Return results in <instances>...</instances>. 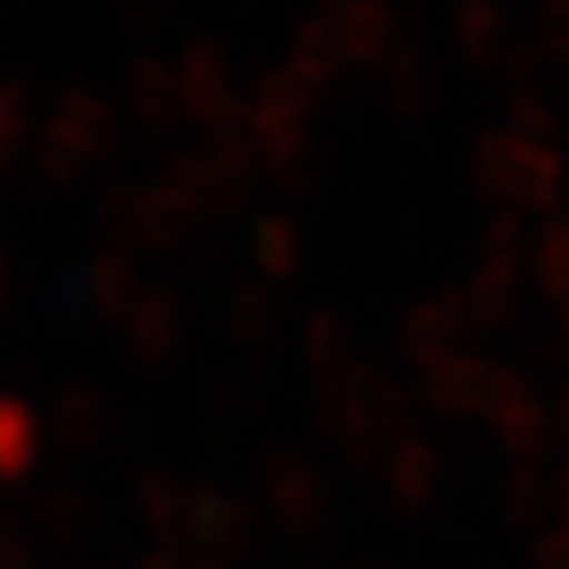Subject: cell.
<instances>
[{
    "mask_svg": "<svg viewBox=\"0 0 569 569\" xmlns=\"http://www.w3.org/2000/svg\"><path fill=\"white\" fill-rule=\"evenodd\" d=\"M232 329L241 333L244 342H258L266 338L270 329H274V317H279V305H274V296L258 283H244L237 296H232Z\"/></svg>",
    "mask_w": 569,
    "mask_h": 569,
    "instance_id": "2e32d148",
    "label": "cell"
},
{
    "mask_svg": "<svg viewBox=\"0 0 569 569\" xmlns=\"http://www.w3.org/2000/svg\"><path fill=\"white\" fill-rule=\"evenodd\" d=\"M317 4H321V9H326V18H333V13H338V9H342V4H350V0H317Z\"/></svg>",
    "mask_w": 569,
    "mask_h": 569,
    "instance_id": "ffe728a7",
    "label": "cell"
},
{
    "mask_svg": "<svg viewBox=\"0 0 569 569\" xmlns=\"http://www.w3.org/2000/svg\"><path fill=\"white\" fill-rule=\"evenodd\" d=\"M127 102L136 110V119L148 122L152 131H164L173 127L178 114H182V98H178V68L173 63L148 56L131 68L127 77Z\"/></svg>",
    "mask_w": 569,
    "mask_h": 569,
    "instance_id": "ba28073f",
    "label": "cell"
},
{
    "mask_svg": "<svg viewBox=\"0 0 569 569\" xmlns=\"http://www.w3.org/2000/svg\"><path fill=\"white\" fill-rule=\"evenodd\" d=\"M305 355L308 363L326 376H338L346 363V326L333 312H312L305 326Z\"/></svg>",
    "mask_w": 569,
    "mask_h": 569,
    "instance_id": "5bb4252c",
    "label": "cell"
},
{
    "mask_svg": "<svg viewBox=\"0 0 569 569\" xmlns=\"http://www.w3.org/2000/svg\"><path fill=\"white\" fill-rule=\"evenodd\" d=\"M4 300H9V262L0 258V308H4Z\"/></svg>",
    "mask_w": 569,
    "mask_h": 569,
    "instance_id": "d6986e66",
    "label": "cell"
},
{
    "mask_svg": "<svg viewBox=\"0 0 569 569\" xmlns=\"http://www.w3.org/2000/svg\"><path fill=\"white\" fill-rule=\"evenodd\" d=\"M338 34V47L350 63L359 68H376L397 56V39H401V18L392 0H350L333 18H326Z\"/></svg>",
    "mask_w": 569,
    "mask_h": 569,
    "instance_id": "5b68a950",
    "label": "cell"
},
{
    "mask_svg": "<svg viewBox=\"0 0 569 569\" xmlns=\"http://www.w3.org/2000/svg\"><path fill=\"white\" fill-rule=\"evenodd\" d=\"M34 456V418L30 409L0 401V472H21Z\"/></svg>",
    "mask_w": 569,
    "mask_h": 569,
    "instance_id": "9a60e30c",
    "label": "cell"
},
{
    "mask_svg": "<svg viewBox=\"0 0 569 569\" xmlns=\"http://www.w3.org/2000/svg\"><path fill=\"white\" fill-rule=\"evenodd\" d=\"M102 224L122 249H169L194 224L161 186L148 190H110L102 199Z\"/></svg>",
    "mask_w": 569,
    "mask_h": 569,
    "instance_id": "3957f363",
    "label": "cell"
},
{
    "mask_svg": "<svg viewBox=\"0 0 569 569\" xmlns=\"http://www.w3.org/2000/svg\"><path fill=\"white\" fill-rule=\"evenodd\" d=\"M465 329H468L465 317H460L456 300L448 296V300H430V305L409 308L401 338H406V350L418 363L435 367V363H443L448 355H456V342H460Z\"/></svg>",
    "mask_w": 569,
    "mask_h": 569,
    "instance_id": "52a82bcc",
    "label": "cell"
},
{
    "mask_svg": "<svg viewBox=\"0 0 569 569\" xmlns=\"http://www.w3.org/2000/svg\"><path fill=\"white\" fill-rule=\"evenodd\" d=\"M178 98H182V114L203 122L207 131L241 106L237 93H232L228 60L220 56L216 42H194L182 56V63H178Z\"/></svg>",
    "mask_w": 569,
    "mask_h": 569,
    "instance_id": "277c9868",
    "label": "cell"
},
{
    "mask_svg": "<svg viewBox=\"0 0 569 569\" xmlns=\"http://www.w3.org/2000/svg\"><path fill=\"white\" fill-rule=\"evenodd\" d=\"M110 140H114V119L102 98L84 89L63 93L39 127L42 173L56 182H77L89 164H98L110 152Z\"/></svg>",
    "mask_w": 569,
    "mask_h": 569,
    "instance_id": "6da1fadb",
    "label": "cell"
},
{
    "mask_svg": "<svg viewBox=\"0 0 569 569\" xmlns=\"http://www.w3.org/2000/svg\"><path fill=\"white\" fill-rule=\"evenodd\" d=\"M84 296H89V305L102 308L106 317H122L127 321V312L140 305V270L136 262L127 258V253H102L98 262L84 270Z\"/></svg>",
    "mask_w": 569,
    "mask_h": 569,
    "instance_id": "8fae6325",
    "label": "cell"
},
{
    "mask_svg": "<svg viewBox=\"0 0 569 569\" xmlns=\"http://www.w3.org/2000/svg\"><path fill=\"white\" fill-rule=\"evenodd\" d=\"M385 89H388V106L401 119H418L430 106V98H435V72H430L427 56L413 51V47H397V56L388 60Z\"/></svg>",
    "mask_w": 569,
    "mask_h": 569,
    "instance_id": "7c38bea8",
    "label": "cell"
},
{
    "mask_svg": "<svg viewBox=\"0 0 569 569\" xmlns=\"http://www.w3.org/2000/svg\"><path fill=\"white\" fill-rule=\"evenodd\" d=\"M60 427L68 439H89V435H98V427H102V406H98V397H89V392L63 397Z\"/></svg>",
    "mask_w": 569,
    "mask_h": 569,
    "instance_id": "ac0fdd59",
    "label": "cell"
},
{
    "mask_svg": "<svg viewBox=\"0 0 569 569\" xmlns=\"http://www.w3.org/2000/svg\"><path fill=\"white\" fill-rule=\"evenodd\" d=\"M253 258L266 279H291L305 262V237L287 216H266L253 228Z\"/></svg>",
    "mask_w": 569,
    "mask_h": 569,
    "instance_id": "4fadbf2b",
    "label": "cell"
},
{
    "mask_svg": "<svg viewBox=\"0 0 569 569\" xmlns=\"http://www.w3.org/2000/svg\"><path fill=\"white\" fill-rule=\"evenodd\" d=\"M342 47H338V34H333V26L326 18L308 21L300 26V34L291 42V56H287V77L305 89L308 98L317 102L321 93H326L329 84L338 81V72H342Z\"/></svg>",
    "mask_w": 569,
    "mask_h": 569,
    "instance_id": "8992f818",
    "label": "cell"
},
{
    "mask_svg": "<svg viewBox=\"0 0 569 569\" xmlns=\"http://www.w3.org/2000/svg\"><path fill=\"white\" fill-rule=\"evenodd\" d=\"M30 136V93L21 84H0V169L18 161Z\"/></svg>",
    "mask_w": 569,
    "mask_h": 569,
    "instance_id": "e0dca14e",
    "label": "cell"
},
{
    "mask_svg": "<svg viewBox=\"0 0 569 569\" xmlns=\"http://www.w3.org/2000/svg\"><path fill=\"white\" fill-rule=\"evenodd\" d=\"M472 182L498 203H549L557 186V164L536 140L515 131H489L472 152Z\"/></svg>",
    "mask_w": 569,
    "mask_h": 569,
    "instance_id": "7a4b0ae2",
    "label": "cell"
},
{
    "mask_svg": "<svg viewBox=\"0 0 569 569\" xmlns=\"http://www.w3.org/2000/svg\"><path fill=\"white\" fill-rule=\"evenodd\" d=\"M178 333H182V308L164 291H148L140 296V305L127 312V342L143 363L164 359L178 346Z\"/></svg>",
    "mask_w": 569,
    "mask_h": 569,
    "instance_id": "9c48e42d",
    "label": "cell"
},
{
    "mask_svg": "<svg viewBox=\"0 0 569 569\" xmlns=\"http://www.w3.org/2000/svg\"><path fill=\"white\" fill-rule=\"evenodd\" d=\"M131 4H143V9H148V4H157V0H131Z\"/></svg>",
    "mask_w": 569,
    "mask_h": 569,
    "instance_id": "44dd1931",
    "label": "cell"
},
{
    "mask_svg": "<svg viewBox=\"0 0 569 569\" xmlns=\"http://www.w3.org/2000/svg\"><path fill=\"white\" fill-rule=\"evenodd\" d=\"M456 39L472 63H493L507 51V13L502 0H456Z\"/></svg>",
    "mask_w": 569,
    "mask_h": 569,
    "instance_id": "30bf717a",
    "label": "cell"
}]
</instances>
